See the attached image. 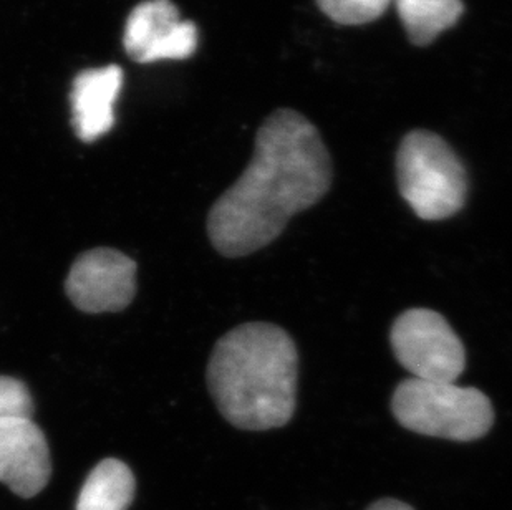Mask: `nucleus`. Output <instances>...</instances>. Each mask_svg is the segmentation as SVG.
<instances>
[{
    "mask_svg": "<svg viewBox=\"0 0 512 510\" xmlns=\"http://www.w3.org/2000/svg\"><path fill=\"white\" fill-rule=\"evenodd\" d=\"M123 45L138 63L183 60L198 49V29L179 17L171 0H145L126 20Z\"/></svg>",
    "mask_w": 512,
    "mask_h": 510,
    "instance_id": "nucleus-7",
    "label": "nucleus"
},
{
    "mask_svg": "<svg viewBox=\"0 0 512 510\" xmlns=\"http://www.w3.org/2000/svg\"><path fill=\"white\" fill-rule=\"evenodd\" d=\"M330 184L332 161L319 130L297 111L277 110L257 131L246 171L209 211L211 244L226 257L269 246Z\"/></svg>",
    "mask_w": 512,
    "mask_h": 510,
    "instance_id": "nucleus-1",
    "label": "nucleus"
},
{
    "mask_svg": "<svg viewBox=\"0 0 512 510\" xmlns=\"http://www.w3.org/2000/svg\"><path fill=\"white\" fill-rule=\"evenodd\" d=\"M367 510H415L413 507L408 506L405 502L397 501V499H382L377 501Z\"/></svg>",
    "mask_w": 512,
    "mask_h": 510,
    "instance_id": "nucleus-14",
    "label": "nucleus"
},
{
    "mask_svg": "<svg viewBox=\"0 0 512 510\" xmlns=\"http://www.w3.org/2000/svg\"><path fill=\"white\" fill-rule=\"evenodd\" d=\"M52 474L49 444L32 419L0 421V482L17 496L44 491Z\"/></svg>",
    "mask_w": 512,
    "mask_h": 510,
    "instance_id": "nucleus-8",
    "label": "nucleus"
},
{
    "mask_svg": "<svg viewBox=\"0 0 512 510\" xmlns=\"http://www.w3.org/2000/svg\"><path fill=\"white\" fill-rule=\"evenodd\" d=\"M135 491V476L130 467L118 459H103L83 482L77 510H126Z\"/></svg>",
    "mask_w": 512,
    "mask_h": 510,
    "instance_id": "nucleus-10",
    "label": "nucleus"
},
{
    "mask_svg": "<svg viewBox=\"0 0 512 510\" xmlns=\"http://www.w3.org/2000/svg\"><path fill=\"white\" fill-rule=\"evenodd\" d=\"M393 353L411 378L456 383L466 368L464 345L441 313L410 308L390 332Z\"/></svg>",
    "mask_w": 512,
    "mask_h": 510,
    "instance_id": "nucleus-5",
    "label": "nucleus"
},
{
    "mask_svg": "<svg viewBox=\"0 0 512 510\" xmlns=\"http://www.w3.org/2000/svg\"><path fill=\"white\" fill-rule=\"evenodd\" d=\"M34 400L24 381L0 375V421L2 419H32Z\"/></svg>",
    "mask_w": 512,
    "mask_h": 510,
    "instance_id": "nucleus-13",
    "label": "nucleus"
},
{
    "mask_svg": "<svg viewBox=\"0 0 512 510\" xmlns=\"http://www.w3.org/2000/svg\"><path fill=\"white\" fill-rule=\"evenodd\" d=\"M121 85L123 70L118 65L85 70L75 78L70 93L72 121L83 143H93L112 130Z\"/></svg>",
    "mask_w": 512,
    "mask_h": 510,
    "instance_id": "nucleus-9",
    "label": "nucleus"
},
{
    "mask_svg": "<svg viewBox=\"0 0 512 510\" xmlns=\"http://www.w3.org/2000/svg\"><path fill=\"white\" fill-rule=\"evenodd\" d=\"M408 39L425 47L461 19L463 0H395Z\"/></svg>",
    "mask_w": 512,
    "mask_h": 510,
    "instance_id": "nucleus-11",
    "label": "nucleus"
},
{
    "mask_svg": "<svg viewBox=\"0 0 512 510\" xmlns=\"http://www.w3.org/2000/svg\"><path fill=\"white\" fill-rule=\"evenodd\" d=\"M65 292L82 312H121L135 299L136 262L108 247L83 252L68 272Z\"/></svg>",
    "mask_w": 512,
    "mask_h": 510,
    "instance_id": "nucleus-6",
    "label": "nucleus"
},
{
    "mask_svg": "<svg viewBox=\"0 0 512 510\" xmlns=\"http://www.w3.org/2000/svg\"><path fill=\"white\" fill-rule=\"evenodd\" d=\"M401 198L423 221H443L461 211L468 198V173L441 136L415 130L397 154Z\"/></svg>",
    "mask_w": 512,
    "mask_h": 510,
    "instance_id": "nucleus-4",
    "label": "nucleus"
},
{
    "mask_svg": "<svg viewBox=\"0 0 512 510\" xmlns=\"http://www.w3.org/2000/svg\"><path fill=\"white\" fill-rule=\"evenodd\" d=\"M393 0H317L327 17L342 25H362L387 12Z\"/></svg>",
    "mask_w": 512,
    "mask_h": 510,
    "instance_id": "nucleus-12",
    "label": "nucleus"
},
{
    "mask_svg": "<svg viewBox=\"0 0 512 510\" xmlns=\"http://www.w3.org/2000/svg\"><path fill=\"white\" fill-rule=\"evenodd\" d=\"M393 416L403 428L458 443L476 441L491 431L493 403L478 388L408 378L395 388Z\"/></svg>",
    "mask_w": 512,
    "mask_h": 510,
    "instance_id": "nucleus-3",
    "label": "nucleus"
},
{
    "mask_svg": "<svg viewBox=\"0 0 512 510\" xmlns=\"http://www.w3.org/2000/svg\"><path fill=\"white\" fill-rule=\"evenodd\" d=\"M299 353L284 328L244 323L219 338L209 358L208 385L232 426L269 431L289 423L297 408Z\"/></svg>",
    "mask_w": 512,
    "mask_h": 510,
    "instance_id": "nucleus-2",
    "label": "nucleus"
}]
</instances>
